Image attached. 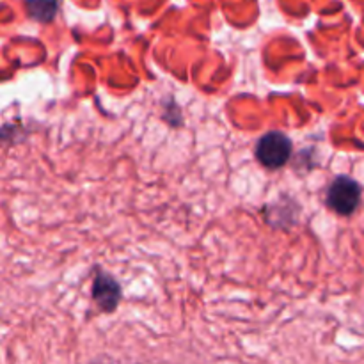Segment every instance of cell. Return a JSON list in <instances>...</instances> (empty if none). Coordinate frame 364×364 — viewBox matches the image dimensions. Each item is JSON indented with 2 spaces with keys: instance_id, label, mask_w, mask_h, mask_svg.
<instances>
[{
  "instance_id": "obj_3",
  "label": "cell",
  "mask_w": 364,
  "mask_h": 364,
  "mask_svg": "<svg viewBox=\"0 0 364 364\" xmlns=\"http://www.w3.org/2000/svg\"><path fill=\"white\" fill-rule=\"evenodd\" d=\"M92 297H95L100 309H103L105 313H110L119 304L121 288L114 277H110L109 274L100 272L96 276L95 283H92Z\"/></svg>"
},
{
  "instance_id": "obj_2",
  "label": "cell",
  "mask_w": 364,
  "mask_h": 364,
  "mask_svg": "<svg viewBox=\"0 0 364 364\" xmlns=\"http://www.w3.org/2000/svg\"><path fill=\"white\" fill-rule=\"evenodd\" d=\"M291 141L283 132H269L256 144V159L269 169H279L290 160Z\"/></svg>"
},
{
  "instance_id": "obj_4",
  "label": "cell",
  "mask_w": 364,
  "mask_h": 364,
  "mask_svg": "<svg viewBox=\"0 0 364 364\" xmlns=\"http://www.w3.org/2000/svg\"><path fill=\"white\" fill-rule=\"evenodd\" d=\"M27 4V13L32 20L38 21H52L59 9V0H25Z\"/></svg>"
},
{
  "instance_id": "obj_1",
  "label": "cell",
  "mask_w": 364,
  "mask_h": 364,
  "mask_svg": "<svg viewBox=\"0 0 364 364\" xmlns=\"http://www.w3.org/2000/svg\"><path fill=\"white\" fill-rule=\"evenodd\" d=\"M361 185L350 176H338L327 188L326 203L340 215H352L361 203Z\"/></svg>"
}]
</instances>
